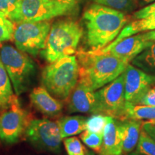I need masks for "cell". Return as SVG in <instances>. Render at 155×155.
Masks as SVG:
<instances>
[{"label": "cell", "mask_w": 155, "mask_h": 155, "mask_svg": "<svg viewBox=\"0 0 155 155\" xmlns=\"http://www.w3.org/2000/svg\"><path fill=\"white\" fill-rule=\"evenodd\" d=\"M86 30V43L90 51L101 50L111 43L127 25L129 17L124 12L92 4L83 15Z\"/></svg>", "instance_id": "cell-1"}, {"label": "cell", "mask_w": 155, "mask_h": 155, "mask_svg": "<svg viewBox=\"0 0 155 155\" xmlns=\"http://www.w3.org/2000/svg\"><path fill=\"white\" fill-rule=\"evenodd\" d=\"M79 81L97 91L119 76L129 63L108 53L79 52Z\"/></svg>", "instance_id": "cell-2"}, {"label": "cell", "mask_w": 155, "mask_h": 155, "mask_svg": "<svg viewBox=\"0 0 155 155\" xmlns=\"http://www.w3.org/2000/svg\"><path fill=\"white\" fill-rule=\"evenodd\" d=\"M79 79V65L75 55L63 57L45 68L42 83L55 98L65 100L76 86Z\"/></svg>", "instance_id": "cell-3"}, {"label": "cell", "mask_w": 155, "mask_h": 155, "mask_svg": "<svg viewBox=\"0 0 155 155\" xmlns=\"http://www.w3.org/2000/svg\"><path fill=\"white\" fill-rule=\"evenodd\" d=\"M83 32V29L75 21H57L51 26L42 55L50 63L61 58L73 55L76 52Z\"/></svg>", "instance_id": "cell-4"}, {"label": "cell", "mask_w": 155, "mask_h": 155, "mask_svg": "<svg viewBox=\"0 0 155 155\" xmlns=\"http://www.w3.org/2000/svg\"><path fill=\"white\" fill-rule=\"evenodd\" d=\"M75 7V0H19L7 17L17 23L42 22L68 15Z\"/></svg>", "instance_id": "cell-5"}, {"label": "cell", "mask_w": 155, "mask_h": 155, "mask_svg": "<svg viewBox=\"0 0 155 155\" xmlns=\"http://www.w3.org/2000/svg\"><path fill=\"white\" fill-rule=\"evenodd\" d=\"M0 60L5 66L15 94L19 96L26 91L35 74V64L25 53L11 45L0 50Z\"/></svg>", "instance_id": "cell-6"}, {"label": "cell", "mask_w": 155, "mask_h": 155, "mask_svg": "<svg viewBox=\"0 0 155 155\" xmlns=\"http://www.w3.org/2000/svg\"><path fill=\"white\" fill-rule=\"evenodd\" d=\"M51 25L48 21L21 22L15 28V44L17 49L35 56L45 47Z\"/></svg>", "instance_id": "cell-7"}, {"label": "cell", "mask_w": 155, "mask_h": 155, "mask_svg": "<svg viewBox=\"0 0 155 155\" xmlns=\"http://www.w3.org/2000/svg\"><path fill=\"white\" fill-rule=\"evenodd\" d=\"M28 141L38 150L59 153L62 139L58 122L49 119H34L29 122L25 129Z\"/></svg>", "instance_id": "cell-8"}, {"label": "cell", "mask_w": 155, "mask_h": 155, "mask_svg": "<svg viewBox=\"0 0 155 155\" xmlns=\"http://www.w3.org/2000/svg\"><path fill=\"white\" fill-rule=\"evenodd\" d=\"M17 96L12 97L0 115V139L7 144L17 142L28 126V116Z\"/></svg>", "instance_id": "cell-9"}, {"label": "cell", "mask_w": 155, "mask_h": 155, "mask_svg": "<svg viewBox=\"0 0 155 155\" xmlns=\"http://www.w3.org/2000/svg\"><path fill=\"white\" fill-rule=\"evenodd\" d=\"M124 72L111 82L96 91L101 114L119 121L123 116L127 103Z\"/></svg>", "instance_id": "cell-10"}, {"label": "cell", "mask_w": 155, "mask_h": 155, "mask_svg": "<svg viewBox=\"0 0 155 155\" xmlns=\"http://www.w3.org/2000/svg\"><path fill=\"white\" fill-rule=\"evenodd\" d=\"M124 73L125 98L127 102L137 104L144 94L155 86V74L147 73L130 63Z\"/></svg>", "instance_id": "cell-11"}, {"label": "cell", "mask_w": 155, "mask_h": 155, "mask_svg": "<svg viewBox=\"0 0 155 155\" xmlns=\"http://www.w3.org/2000/svg\"><path fill=\"white\" fill-rule=\"evenodd\" d=\"M68 109L69 113L101 114L96 91L78 80L70 95Z\"/></svg>", "instance_id": "cell-12"}, {"label": "cell", "mask_w": 155, "mask_h": 155, "mask_svg": "<svg viewBox=\"0 0 155 155\" xmlns=\"http://www.w3.org/2000/svg\"><path fill=\"white\" fill-rule=\"evenodd\" d=\"M151 42L152 41L145 39L143 34H139L127 37L114 45L106 46L99 51L108 53L125 63H129L136 56L150 45Z\"/></svg>", "instance_id": "cell-13"}, {"label": "cell", "mask_w": 155, "mask_h": 155, "mask_svg": "<svg viewBox=\"0 0 155 155\" xmlns=\"http://www.w3.org/2000/svg\"><path fill=\"white\" fill-rule=\"evenodd\" d=\"M98 155H123L119 121L110 116L104 129L101 150Z\"/></svg>", "instance_id": "cell-14"}, {"label": "cell", "mask_w": 155, "mask_h": 155, "mask_svg": "<svg viewBox=\"0 0 155 155\" xmlns=\"http://www.w3.org/2000/svg\"><path fill=\"white\" fill-rule=\"evenodd\" d=\"M30 98L35 108L44 115L56 116L62 111L63 103L50 95L43 87L34 88L30 93Z\"/></svg>", "instance_id": "cell-15"}, {"label": "cell", "mask_w": 155, "mask_h": 155, "mask_svg": "<svg viewBox=\"0 0 155 155\" xmlns=\"http://www.w3.org/2000/svg\"><path fill=\"white\" fill-rule=\"evenodd\" d=\"M142 123L141 121L132 119L119 121L123 141V155L129 154L136 148L139 141Z\"/></svg>", "instance_id": "cell-16"}, {"label": "cell", "mask_w": 155, "mask_h": 155, "mask_svg": "<svg viewBox=\"0 0 155 155\" xmlns=\"http://www.w3.org/2000/svg\"><path fill=\"white\" fill-rule=\"evenodd\" d=\"M153 30H155V12L152 13V15H149L145 18L137 19V20L131 22L130 24L126 25L117 38L107 46L114 45V44L117 43L120 40H123L127 37L134 35L139 33L141 32Z\"/></svg>", "instance_id": "cell-17"}, {"label": "cell", "mask_w": 155, "mask_h": 155, "mask_svg": "<svg viewBox=\"0 0 155 155\" xmlns=\"http://www.w3.org/2000/svg\"><path fill=\"white\" fill-rule=\"evenodd\" d=\"M87 118L82 116H66L58 121L62 139L81 134L86 129Z\"/></svg>", "instance_id": "cell-18"}, {"label": "cell", "mask_w": 155, "mask_h": 155, "mask_svg": "<svg viewBox=\"0 0 155 155\" xmlns=\"http://www.w3.org/2000/svg\"><path fill=\"white\" fill-rule=\"evenodd\" d=\"M127 119L151 121L155 120V107L142 104L126 103L123 116L120 121Z\"/></svg>", "instance_id": "cell-19"}, {"label": "cell", "mask_w": 155, "mask_h": 155, "mask_svg": "<svg viewBox=\"0 0 155 155\" xmlns=\"http://www.w3.org/2000/svg\"><path fill=\"white\" fill-rule=\"evenodd\" d=\"M131 65L150 74H155V41L137 55L131 61Z\"/></svg>", "instance_id": "cell-20"}, {"label": "cell", "mask_w": 155, "mask_h": 155, "mask_svg": "<svg viewBox=\"0 0 155 155\" xmlns=\"http://www.w3.org/2000/svg\"><path fill=\"white\" fill-rule=\"evenodd\" d=\"M13 96L10 78L0 60V110H4L7 107Z\"/></svg>", "instance_id": "cell-21"}, {"label": "cell", "mask_w": 155, "mask_h": 155, "mask_svg": "<svg viewBox=\"0 0 155 155\" xmlns=\"http://www.w3.org/2000/svg\"><path fill=\"white\" fill-rule=\"evenodd\" d=\"M94 3L116 9L122 12H130L137 7V0H92Z\"/></svg>", "instance_id": "cell-22"}, {"label": "cell", "mask_w": 155, "mask_h": 155, "mask_svg": "<svg viewBox=\"0 0 155 155\" xmlns=\"http://www.w3.org/2000/svg\"><path fill=\"white\" fill-rule=\"evenodd\" d=\"M135 152L143 155H155V141L141 128Z\"/></svg>", "instance_id": "cell-23"}, {"label": "cell", "mask_w": 155, "mask_h": 155, "mask_svg": "<svg viewBox=\"0 0 155 155\" xmlns=\"http://www.w3.org/2000/svg\"><path fill=\"white\" fill-rule=\"evenodd\" d=\"M103 133L92 132L86 129L81 134V139L83 142L95 152L99 153L103 143Z\"/></svg>", "instance_id": "cell-24"}, {"label": "cell", "mask_w": 155, "mask_h": 155, "mask_svg": "<svg viewBox=\"0 0 155 155\" xmlns=\"http://www.w3.org/2000/svg\"><path fill=\"white\" fill-rule=\"evenodd\" d=\"M110 116L104 114H94L86 119L87 130L96 133H103Z\"/></svg>", "instance_id": "cell-25"}, {"label": "cell", "mask_w": 155, "mask_h": 155, "mask_svg": "<svg viewBox=\"0 0 155 155\" xmlns=\"http://www.w3.org/2000/svg\"><path fill=\"white\" fill-rule=\"evenodd\" d=\"M64 146L68 155H86L88 150L78 137H70L64 139Z\"/></svg>", "instance_id": "cell-26"}, {"label": "cell", "mask_w": 155, "mask_h": 155, "mask_svg": "<svg viewBox=\"0 0 155 155\" xmlns=\"http://www.w3.org/2000/svg\"><path fill=\"white\" fill-rule=\"evenodd\" d=\"M15 26L8 17L0 14V44L13 39Z\"/></svg>", "instance_id": "cell-27"}, {"label": "cell", "mask_w": 155, "mask_h": 155, "mask_svg": "<svg viewBox=\"0 0 155 155\" xmlns=\"http://www.w3.org/2000/svg\"><path fill=\"white\" fill-rule=\"evenodd\" d=\"M19 1V0H0V14L8 17L16 8Z\"/></svg>", "instance_id": "cell-28"}, {"label": "cell", "mask_w": 155, "mask_h": 155, "mask_svg": "<svg viewBox=\"0 0 155 155\" xmlns=\"http://www.w3.org/2000/svg\"><path fill=\"white\" fill-rule=\"evenodd\" d=\"M137 104L155 107V86L152 87L146 94H144Z\"/></svg>", "instance_id": "cell-29"}, {"label": "cell", "mask_w": 155, "mask_h": 155, "mask_svg": "<svg viewBox=\"0 0 155 155\" xmlns=\"http://www.w3.org/2000/svg\"><path fill=\"white\" fill-rule=\"evenodd\" d=\"M155 12V2L151 4L149 6L144 7V8L139 9L134 14V18L136 19H140L148 17L149 15H152Z\"/></svg>", "instance_id": "cell-30"}, {"label": "cell", "mask_w": 155, "mask_h": 155, "mask_svg": "<svg viewBox=\"0 0 155 155\" xmlns=\"http://www.w3.org/2000/svg\"><path fill=\"white\" fill-rule=\"evenodd\" d=\"M141 128L155 141V124L150 121L143 122Z\"/></svg>", "instance_id": "cell-31"}, {"label": "cell", "mask_w": 155, "mask_h": 155, "mask_svg": "<svg viewBox=\"0 0 155 155\" xmlns=\"http://www.w3.org/2000/svg\"><path fill=\"white\" fill-rule=\"evenodd\" d=\"M143 35L147 40L150 41H155V30L148 31V32L143 33Z\"/></svg>", "instance_id": "cell-32"}, {"label": "cell", "mask_w": 155, "mask_h": 155, "mask_svg": "<svg viewBox=\"0 0 155 155\" xmlns=\"http://www.w3.org/2000/svg\"><path fill=\"white\" fill-rule=\"evenodd\" d=\"M155 2V0H141V5H146V4L152 3Z\"/></svg>", "instance_id": "cell-33"}, {"label": "cell", "mask_w": 155, "mask_h": 155, "mask_svg": "<svg viewBox=\"0 0 155 155\" xmlns=\"http://www.w3.org/2000/svg\"><path fill=\"white\" fill-rule=\"evenodd\" d=\"M127 155H143V154H139V153H138V152H131V153H129V154H127Z\"/></svg>", "instance_id": "cell-34"}, {"label": "cell", "mask_w": 155, "mask_h": 155, "mask_svg": "<svg viewBox=\"0 0 155 155\" xmlns=\"http://www.w3.org/2000/svg\"><path fill=\"white\" fill-rule=\"evenodd\" d=\"M86 155H95V154L93 152H88Z\"/></svg>", "instance_id": "cell-35"}, {"label": "cell", "mask_w": 155, "mask_h": 155, "mask_svg": "<svg viewBox=\"0 0 155 155\" xmlns=\"http://www.w3.org/2000/svg\"><path fill=\"white\" fill-rule=\"evenodd\" d=\"M150 122H152V123H153V124H155V120H153V121H151Z\"/></svg>", "instance_id": "cell-36"}]
</instances>
